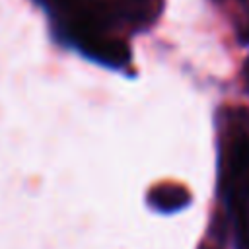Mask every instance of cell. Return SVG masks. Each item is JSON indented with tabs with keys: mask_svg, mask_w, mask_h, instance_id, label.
Returning a JSON list of instances; mask_svg holds the SVG:
<instances>
[{
	"mask_svg": "<svg viewBox=\"0 0 249 249\" xmlns=\"http://www.w3.org/2000/svg\"><path fill=\"white\" fill-rule=\"evenodd\" d=\"M245 76H247V80H249V60H247V66H245Z\"/></svg>",
	"mask_w": 249,
	"mask_h": 249,
	"instance_id": "3",
	"label": "cell"
},
{
	"mask_svg": "<svg viewBox=\"0 0 249 249\" xmlns=\"http://www.w3.org/2000/svg\"><path fill=\"white\" fill-rule=\"evenodd\" d=\"M148 200L161 212H175L191 202V193L181 185H160L150 191Z\"/></svg>",
	"mask_w": 249,
	"mask_h": 249,
	"instance_id": "1",
	"label": "cell"
},
{
	"mask_svg": "<svg viewBox=\"0 0 249 249\" xmlns=\"http://www.w3.org/2000/svg\"><path fill=\"white\" fill-rule=\"evenodd\" d=\"M202 249H206V247H202Z\"/></svg>",
	"mask_w": 249,
	"mask_h": 249,
	"instance_id": "5",
	"label": "cell"
},
{
	"mask_svg": "<svg viewBox=\"0 0 249 249\" xmlns=\"http://www.w3.org/2000/svg\"><path fill=\"white\" fill-rule=\"evenodd\" d=\"M243 41H249V29H247V33L243 35Z\"/></svg>",
	"mask_w": 249,
	"mask_h": 249,
	"instance_id": "4",
	"label": "cell"
},
{
	"mask_svg": "<svg viewBox=\"0 0 249 249\" xmlns=\"http://www.w3.org/2000/svg\"><path fill=\"white\" fill-rule=\"evenodd\" d=\"M249 169V136H237L230 148L228 158V177L231 181L239 179Z\"/></svg>",
	"mask_w": 249,
	"mask_h": 249,
	"instance_id": "2",
	"label": "cell"
}]
</instances>
